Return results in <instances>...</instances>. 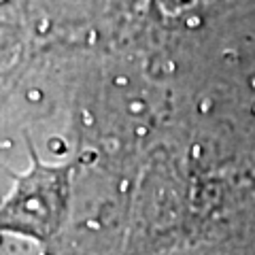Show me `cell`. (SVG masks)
I'll list each match as a JSON object with an SVG mask.
<instances>
[{"instance_id":"obj_1","label":"cell","mask_w":255,"mask_h":255,"mask_svg":"<svg viewBox=\"0 0 255 255\" xmlns=\"http://www.w3.org/2000/svg\"><path fill=\"white\" fill-rule=\"evenodd\" d=\"M66 177L64 172L36 168L21 183L19 191L0 213V230L49 241L62 223Z\"/></svg>"}]
</instances>
